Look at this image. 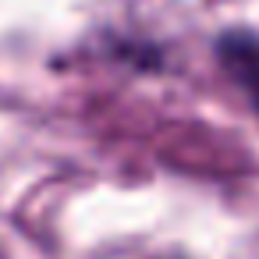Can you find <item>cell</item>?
<instances>
[{"instance_id":"obj_1","label":"cell","mask_w":259,"mask_h":259,"mask_svg":"<svg viewBox=\"0 0 259 259\" xmlns=\"http://www.w3.org/2000/svg\"><path fill=\"white\" fill-rule=\"evenodd\" d=\"M220 64L227 68V75L248 93V100L259 110V36L255 32H227L217 43Z\"/></svg>"}]
</instances>
